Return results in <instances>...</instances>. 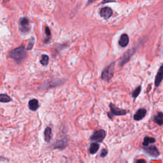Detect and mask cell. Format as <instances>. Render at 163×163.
Listing matches in <instances>:
<instances>
[{
	"label": "cell",
	"instance_id": "obj_1",
	"mask_svg": "<svg viewBox=\"0 0 163 163\" xmlns=\"http://www.w3.org/2000/svg\"><path fill=\"white\" fill-rule=\"evenodd\" d=\"M27 56L26 49L24 46H21L12 50L10 52V57L17 61H21Z\"/></svg>",
	"mask_w": 163,
	"mask_h": 163
},
{
	"label": "cell",
	"instance_id": "obj_2",
	"mask_svg": "<svg viewBox=\"0 0 163 163\" xmlns=\"http://www.w3.org/2000/svg\"><path fill=\"white\" fill-rule=\"evenodd\" d=\"M115 64L114 62L111 63L108 67H106L102 72L101 74V79L105 81H110L112 78L114 77V71H115Z\"/></svg>",
	"mask_w": 163,
	"mask_h": 163
},
{
	"label": "cell",
	"instance_id": "obj_3",
	"mask_svg": "<svg viewBox=\"0 0 163 163\" xmlns=\"http://www.w3.org/2000/svg\"><path fill=\"white\" fill-rule=\"evenodd\" d=\"M110 112L108 113V116L111 119H113V117L114 116L125 115L127 114V113H128L125 110L121 109V108L117 107L114 104L110 103Z\"/></svg>",
	"mask_w": 163,
	"mask_h": 163
},
{
	"label": "cell",
	"instance_id": "obj_4",
	"mask_svg": "<svg viewBox=\"0 0 163 163\" xmlns=\"http://www.w3.org/2000/svg\"><path fill=\"white\" fill-rule=\"evenodd\" d=\"M106 136V132L103 130H100L94 133V134L90 136V140L97 142H102Z\"/></svg>",
	"mask_w": 163,
	"mask_h": 163
},
{
	"label": "cell",
	"instance_id": "obj_5",
	"mask_svg": "<svg viewBox=\"0 0 163 163\" xmlns=\"http://www.w3.org/2000/svg\"><path fill=\"white\" fill-rule=\"evenodd\" d=\"M135 52V49L134 48H131L130 50H129L128 52H126L123 56L120 58V61H119V66H124L126 63H128L130 60V59L131 58V56L133 55V53Z\"/></svg>",
	"mask_w": 163,
	"mask_h": 163
},
{
	"label": "cell",
	"instance_id": "obj_6",
	"mask_svg": "<svg viewBox=\"0 0 163 163\" xmlns=\"http://www.w3.org/2000/svg\"><path fill=\"white\" fill-rule=\"evenodd\" d=\"M112 13H113L112 10L110 7H108L101 8V10H100L101 16L104 18L105 19H109V18L112 15Z\"/></svg>",
	"mask_w": 163,
	"mask_h": 163
},
{
	"label": "cell",
	"instance_id": "obj_7",
	"mask_svg": "<svg viewBox=\"0 0 163 163\" xmlns=\"http://www.w3.org/2000/svg\"><path fill=\"white\" fill-rule=\"evenodd\" d=\"M145 151L150 155L155 157H158L160 155V153H159L158 149L155 146L147 147V148L145 149Z\"/></svg>",
	"mask_w": 163,
	"mask_h": 163
},
{
	"label": "cell",
	"instance_id": "obj_8",
	"mask_svg": "<svg viewBox=\"0 0 163 163\" xmlns=\"http://www.w3.org/2000/svg\"><path fill=\"white\" fill-rule=\"evenodd\" d=\"M146 114H147V110L145 109V108H140V109H139L135 114L134 119L137 121L141 120L145 117Z\"/></svg>",
	"mask_w": 163,
	"mask_h": 163
},
{
	"label": "cell",
	"instance_id": "obj_9",
	"mask_svg": "<svg viewBox=\"0 0 163 163\" xmlns=\"http://www.w3.org/2000/svg\"><path fill=\"white\" fill-rule=\"evenodd\" d=\"M130 38L128 34H123L120 37V38L119 41V44L122 47H125L127 45L129 44Z\"/></svg>",
	"mask_w": 163,
	"mask_h": 163
},
{
	"label": "cell",
	"instance_id": "obj_10",
	"mask_svg": "<svg viewBox=\"0 0 163 163\" xmlns=\"http://www.w3.org/2000/svg\"><path fill=\"white\" fill-rule=\"evenodd\" d=\"M28 106L29 109L32 111H36L38 109L39 103L37 99H33L29 101Z\"/></svg>",
	"mask_w": 163,
	"mask_h": 163
},
{
	"label": "cell",
	"instance_id": "obj_11",
	"mask_svg": "<svg viewBox=\"0 0 163 163\" xmlns=\"http://www.w3.org/2000/svg\"><path fill=\"white\" fill-rule=\"evenodd\" d=\"M162 66H161L159 68V71L157 72V74L156 75L155 77V85L156 87H158L160 84L161 83L162 80V77H163V72H162Z\"/></svg>",
	"mask_w": 163,
	"mask_h": 163
},
{
	"label": "cell",
	"instance_id": "obj_12",
	"mask_svg": "<svg viewBox=\"0 0 163 163\" xmlns=\"http://www.w3.org/2000/svg\"><path fill=\"white\" fill-rule=\"evenodd\" d=\"M99 149V145L98 143L96 142L92 143L90 144L89 147V152L91 154H95L98 151Z\"/></svg>",
	"mask_w": 163,
	"mask_h": 163
},
{
	"label": "cell",
	"instance_id": "obj_13",
	"mask_svg": "<svg viewBox=\"0 0 163 163\" xmlns=\"http://www.w3.org/2000/svg\"><path fill=\"white\" fill-rule=\"evenodd\" d=\"M44 138H45V141H47V143H49L51 140V138H52V129L50 128H49V127H47V128L45 130Z\"/></svg>",
	"mask_w": 163,
	"mask_h": 163
},
{
	"label": "cell",
	"instance_id": "obj_14",
	"mask_svg": "<svg viewBox=\"0 0 163 163\" xmlns=\"http://www.w3.org/2000/svg\"><path fill=\"white\" fill-rule=\"evenodd\" d=\"M155 142V139L152 137L149 136H145L144 138V140L143 142V145L145 147H149L150 143H154Z\"/></svg>",
	"mask_w": 163,
	"mask_h": 163
},
{
	"label": "cell",
	"instance_id": "obj_15",
	"mask_svg": "<svg viewBox=\"0 0 163 163\" xmlns=\"http://www.w3.org/2000/svg\"><path fill=\"white\" fill-rule=\"evenodd\" d=\"M154 121L159 125H162L163 124V114L162 112H159L154 117Z\"/></svg>",
	"mask_w": 163,
	"mask_h": 163
},
{
	"label": "cell",
	"instance_id": "obj_16",
	"mask_svg": "<svg viewBox=\"0 0 163 163\" xmlns=\"http://www.w3.org/2000/svg\"><path fill=\"white\" fill-rule=\"evenodd\" d=\"M20 25L23 27V29H21L23 32H26V30H28L27 27L29 25V21L26 17H23L20 20Z\"/></svg>",
	"mask_w": 163,
	"mask_h": 163
},
{
	"label": "cell",
	"instance_id": "obj_17",
	"mask_svg": "<svg viewBox=\"0 0 163 163\" xmlns=\"http://www.w3.org/2000/svg\"><path fill=\"white\" fill-rule=\"evenodd\" d=\"M12 101L10 97L7 94H0V102L1 103H8Z\"/></svg>",
	"mask_w": 163,
	"mask_h": 163
},
{
	"label": "cell",
	"instance_id": "obj_18",
	"mask_svg": "<svg viewBox=\"0 0 163 163\" xmlns=\"http://www.w3.org/2000/svg\"><path fill=\"white\" fill-rule=\"evenodd\" d=\"M48 61H49V58L47 55L43 54L42 56V59L40 60V63L43 66H47L48 64Z\"/></svg>",
	"mask_w": 163,
	"mask_h": 163
},
{
	"label": "cell",
	"instance_id": "obj_19",
	"mask_svg": "<svg viewBox=\"0 0 163 163\" xmlns=\"http://www.w3.org/2000/svg\"><path fill=\"white\" fill-rule=\"evenodd\" d=\"M141 90V86L138 87L134 90V91L133 92V93H132V96H133L134 98H136L138 97V96L140 94Z\"/></svg>",
	"mask_w": 163,
	"mask_h": 163
},
{
	"label": "cell",
	"instance_id": "obj_20",
	"mask_svg": "<svg viewBox=\"0 0 163 163\" xmlns=\"http://www.w3.org/2000/svg\"><path fill=\"white\" fill-rule=\"evenodd\" d=\"M34 38H31L29 40V42H28V47L26 48V50H31L34 46Z\"/></svg>",
	"mask_w": 163,
	"mask_h": 163
},
{
	"label": "cell",
	"instance_id": "obj_21",
	"mask_svg": "<svg viewBox=\"0 0 163 163\" xmlns=\"http://www.w3.org/2000/svg\"><path fill=\"white\" fill-rule=\"evenodd\" d=\"M107 154H108V150H107L106 149H104L101 151V154H100V156H101V157H104L107 155Z\"/></svg>",
	"mask_w": 163,
	"mask_h": 163
},
{
	"label": "cell",
	"instance_id": "obj_22",
	"mask_svg": "<svg viewBox=\"0 0 163 163\" xmlns=\"http://www.w3.org/2000/svg\"><path fill=\"white\" fill-rule=\"evenodd\" d=\"M45 33L47 35V37H50V35H51V33H50V29L48 26H46L45 27Z\"/></svg>",
	"mask_w": 163,
	"mask_h": 163
},
{
	"label": "cell",
	"instance_id": "obj_23",
	"mask_svg": "<svg viewBox=\"0 0 163 163\" xmlns=\"http://www.w3.org/2000/svg\"><path fill=\"white\" fill-rule=\"evenodd\" d=\"M136 163H146V162L144 159H138L137 160Z\"/></svg>",
	"mask_w": 163,
	"mask_h": 163
},
{
	"label": "cell",
	"instance_id": "obj_24",
	"mask_svg": "<svg viewBox=\"0 0 163 163\" xmlns=\"http://www.w3.org/2000/svg\"><path fill=\"white\" fill-rule=\"evenodd\" d=\"M4 160H5V158L3 157H0V162L1 161H3Z\"/></svg>",
	"mask_w": 163,
	"mask_h": 163
}]
</instances>
